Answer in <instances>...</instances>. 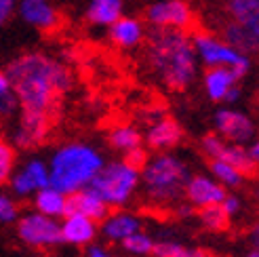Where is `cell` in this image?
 Listing matches in <instances>:
<instances>
[{"instance_id":"cell-8","label":"cell","mask_w":259,"mask_h":257,"mask_svg":"<svg viewBox=\"0 0 259 257\" xmlns=\"http://www.w3.org/2000/svg\"><path fill=\"white\" fill-rule=\"evenodd\" d=\"M146 17L152 25H156V30L186 32L192 25L194 13L186 0H158V3L148 7Z\"/></svg>"},{"instance_id":"cell-17","label":"cell","mask_w":259,"mask_h":257,"mask_svg":"<svg viewBox=\"0 0 259 257\" xmlns=\"http://www.w3.org/2000/svg\"><path fill=\"white\" fill-rule=\"evenodd\" d=\"M101 232L108 240L122 242L124 238L133 236L135 232H141V220L131 213H110L103 220Z\"/></svg>"},{"instance_id":"cell-30","label":"cell","mask_w":259,"mask_h":257,"mask_svg":"<svg viewBox=\"0 0 259 257\" xmlns=\"http://www.w3.org/2000/svg\"><path fill=\"white\" fill-rule=\"evenodd\" d=\"M15 173V150L0 139V184H5Z\"/></svg>"},{"instance_id":"cell-21","label":"cell","mask_w":259,"mask_h":257,"mask_svg":"<svg viewBox=\"0 0 259 257\" xmlns=\"http://www.w3.org/2000/svg\"><path fill=\"white\" fill-rule=\"evenodd\" d=\"M122 0H91L87 17L93 25H110L122 17Z\"/></svg>"},{"instance_id":"cell-19","label":"cell","mask_w":259,"mask_h":257,"mask_svg":"<svg viewBox=\"0 0 259 257\" xmlns=\"http://www.w3.org/2000/svg\"><path fill=\"white\" fill-rule=\"evenodd\" d=\"M146 36L144 23L137 17H120L116 23L110 25V38L114 45H118L122 49H133L137 47Z\"/></svg>"},{"instance_id":"cell-12","label":"cell","mask_w":259,"mask_h":257,"mask_svg":"<svg viewBox=\"0 0 259 257\" xmlns=\"http://www.w3.org/2000/svg\"><path fill=\"white\" fill-rule=\"evenodd\" d=\"M184 194L188 196V200L198 209L204 207H215V204H222V200L226 198V188L219 186L213 177L206 175H194L188 179Z\"/></svg>"},{"instance_id":"cell-40","label":"cell","mask_w":259,"mask_h":257,"mask_svg":"<svg viewBox=\"0 0 259 257\" xmlns=\"http://www.w3.org/2000/svg\"><path fill=\"white\" fill-rule=\"evenodd\" d=\"M249 257H259V253H257V251H253V253H249Z\"/></svg>"},{"instance_id":"cell-13","label":"cell","mask_w":259,"mask_h":257,"mask_svg":"<svg viewBox=\"0 0 259 257\" xmlns=\"http://www.w3.org/2000/svg\"><path fill=\"white\" fill-rule=\"evenodd\" d=\"M66 215H82L91 222H103L110 215V207L103 202L93 190H80L74 192L66 198V211H63V217Z\"/></svg>"},{"instance_id":"cell-4","label":"cell","mask_w":259,"mask_h":257,"mask_svg":"<svg viewBox=\"0 0 259 257\" xmlns=\"http://www.w3.org/2000/svg\"><path fill=\"white\" fill-rule=\"evenodd\" d=\"M190 171L186 162L173 154H158L139 171V182H144L146 192L156 202H173L186 190Z\"/></svg>"},{"instance_id":"cell-6","label":"cell","mask_w":259,"mask_h":257,"mask_svg":"<svg viewBox=\"0 0 259 257\" xmlns=\"http://www.w3.org/2000/svg\"><path fill=\"white\" fill-rule=\"evenodd\" d=\"M194 53H196L198 61H202L209 68H226L240 80L242 76H247L251 70V57L238 53L236 49H232L228 42L219 40V38L198 32L192 36Z\"/></svg>"},{"instance_id":"cell-32","label":"cell","mask_w":259,"mask_h":257,"mask_svg":"<svg viewBox=\"0 0 259 257\" xmlns=\"http://www.w3.org/2000/svg\"><path fill=\"white\" fill-rule=\"evenodd\" d=\"M226 146V141L219 137L217 133H211V135H204L202 139V152L206 156H211V160H217L219 154H222V148Z\"/></svg>"},{"instance_id":"cell-7","label":"cell","mask_w":259,"mask_h":257,"mask_svg":"<svg viewBox=\"0 0 259 257\" xmlns=\"http://www.w3.org/2000/svg\"><path fill=\"white\" fill-rule=\"evenodd\" d=\"M215 128L217 135L228 144L244 146L253 141L255 135V122L249 114H244L236 108H219L215 112Z\"/></svg>"},{"instance_id":"cell-27","label":"cell","mask_w":259,"mask_h":257,"mask_svg":"<svg viewBox=\"0 0 259 257\" xmlns=\"http://www.w3.org/2000/svg\"><path fill=\"white\" fill-rule=\"evenodd\" d=\"M17 110H19V104L15 93H13V87L7 78V74L0 72V118L15 116Z\"/></svg>"},{"instance_id":"cell-9","label":"cell","mask_w":259,"mask_h":257,"mask_svg":"<svg viewBox=\"0 0 259 257\" xmlns=\"http://www.w3.org/2000/svg\"><path fill=\"white\" fill-rule=\"evenodd\" d=\"M19 238L30 247H55L61 242L57 220H51L40 213H28L19 220Z\"/></svg>"},{"instance_id":"cell-24","label":"cell","mask_w":259,"mask_h":257,"mask_svg":"<svg viewBox=\"0 0 259 257\" xmlns=\"http://www.w3.org/2000/svg\"><path fill=\"white\" fill-rule=\"evenodd\" d=\"M110 144L112 148L120 150V152H131L135 148H141V135L135 126H128V124H120V126H114L112 133H110Z\"/></svg>"},{"instance_id":"cell-26","label":"cell","mask_w":259,"mask_h":257,"mask_svg":"<svg viewBox=\"0 0 259 257\" xmlns=\"http://www.w3.org/2000/svg\"><path fill=\"white\" fill-rule=\"evenodd\" d=\"M228 9L232 21H259V0H230Z\"/></svg>"},{"instance_id":"cell-5","label":"cell","mask_w":259,"mask_h":257,"mask_svg":"<svg viewBox=\"0 0 259 257\" xmlns=\"http://www.w3.org/2000/svg\"><path fill=\"white\" fill-rule=\"evenodd\" d=\"M139 188V171L128 166L124 160L106 162L101 171L89 184V190L108 204V207H122L131 200L135 190Z\"/></svg>"},{"instance_id":"cell-38","label":"cell","mask_w":259,"mask_h":257,"mask_svg":"<svg viewBox=\"0 0 259 257\" xmlns=\"http://www.w3.org/2000/svg\"><path fill=\"white\" fill-rule=\"evenodd\" d=\"M87 257H114V255L108 249H103V247H89Z\"/></svg>"},{"instance_id":"cell-31","label":"cell","mask_w":259,"mask_h":257,"mask_svg":"<svg viewBox=\"0 0 259 257\" xmlns=\"http://www.w3.org/2000/svg\"><path fill=\"white\" fill-rule=\"evenodd\" d=\"M17 213H19L17 202L13 200L11 196H7V194H0V222L3 224H13L17 220Z\"/></svg>"},{"instance_id":"cell-25","label":"cell","mask_w":259,"mask_h":257,"mask_svg":"<svg viewBox=\"0 0 259 257\" xmlns=\"http://www.w3.org/2000/svg\"><path fill=\"white\" fill-rule=\"evenodd\" d=\"M211 171H213L215 182L224 188H238L244 182V175L224 160H211Z\"/></svg>"},{"instance_id":"cell-36","label":"cell","mask_w":259,"mask_h":257,"mask_svg":"<svg viewBox=\"0 0 259 257\" xmlns=\"http://www.w3.org/2000/svg\"><path fill=\"white\" fill-rule=\"evenodd\" d=\"M171 257H209L204 251H198V249H186V247H177L175 251H173V255Z\"/></svg>"},{"instance_id":"cell-20","label":"cell","mask_w":259,"mask_h":257,"mask_svg":"<svg viewBox=\"0 0 259 257\" xmlns=\"http://www.w3.org/2000/svg\"><path fill=\"white\" fill-rule=\"evenodd\" d=\"M238 84V78L226 68H209L204 72V91L211 101H224L232 87Z\"/></svg>"},{"instance_id":"cell-2","label":"cell","mask_w":259,"mask_h":257,"mask_svg":"<svg viewBox=\"0 0 259 257\" xmlns=\"http://www.w3.org/2000/svg\"><path fill=\"white\" fill-rule=\"evenodd\" d=\"M148 63L171 91H186L198 74L192 38L179 30H154L148 36Z\"/></svg>"},{"instance_id":"cell-10","label":"cell","mask_w":259,"mask_h":257,"mask_svg":"<svg viewBox=\"0 0 259 257\" xmlns=\"http://www.w3.org/2000/svg\"><path fill=\"white\" fill-rule=\"evenodd\" d=\"M17 11L25 23L42 32L55 30L61 21L59 11L51 0H17Z\"/></svg>"},{"instance_id":"cell-1","label":"cell","mask_w":259,"mask_h":257,"mask_svg":"<svg viewBox=\"0 0 259 257\" xmlns=\"http://www.w3.org/2000/svg\"><path fill=\"white\" fill-rule=\"evenodd\" d=\"M5 74L17 97L21 116L49 118L57 95L72 87L70 70L42 53L19 55L7 66Z\"/></svg>"},{"instance_id":"cell-29","label":"cell","mask_w":259,"mask_h":257,"mask_svg":"<svg viewBox=\"0 0 259 257\" xmlns=\"http://www.w3.org/2000/svg\"><path fill=\"white\" fill-rule=\"evenodd\" d=\"M200 222L209 228V230H226L228 228V215L222 211V207L219 204H215V207H204L200 209Z\"/></svg>"},{"instance_id":"cell-18","label":"cell","mask_w":259,"mask_h":257,"mask_svg":"<svg viewBox=\"0 0 259 257\" xmlns=\"http://www.w3.org/2000/svg\"><path fill=\"white\" fill-rule=\"evenodd\" d=\"M49 133V118L40 116H21L15 128V144L23 150H30L42 144Z\"/></svg>"},{"instance_id":"cell-35","label":"cell","mask_w":259,"mask_h":257,"mask_svg":"<svg viewBox=\"0 0 259 257\" xmlns=\"http://www.w3.org/2000/svg\"><path fill=\"white\" fill-rule=\"evenodd\" d=\"M15 9H17V0H0V28L11 19Z\"/></svg>"},{"instance_id":"cell-22","label":"cell","mask_w":259,"mask_h":257,"mask_svg":"<svg viewBox=\"0 0 259 257\" xmlns=\"http://www.w3.org/2000/svg\"><path fill=\"white\" fill-rule=\"evenodd\" d=\"M66 194H61L55 188H42L36 192L34 196V204H36V213H40L45 217H63V211H66Z\"/></svg>"},{"instance_id":"cell-15","label":"cell","mask_w":259,"mask_h":257,"mask_svg":"<svg viewBox=\"0 0 259 257\" xmlns=\"http://www.w3.org/2000/svg\"><path fill=\"white\" fill-rule=\"evenodd\" d=\"M232 49H236L238 53L249 55L251 51L255 53L259 47V21H232L226 25V40Z\"/></svg>"},{"instance_id":"cell-14","label":"cell","mask_w":259,"mask_h":257,"mask_svg":"<svg viewBox=\"0 0 259 257\" xmlns=\"http://www.w3.org/2000/svg\"><path fill=\"white\" fill-rule=\"evenodd\" d=\"M181 137H184V131L177 120L164 116V118H158L156 122H152L146 131V144L152 148V150H171L175 148Z\"/></svg>"},{"instance_id":"cell-34","label":"cell","mask_w":259,"mask_h":257,"mask_svg":"<svg viewBox=\"0 0 259 257\" xmlns=\"http://www.w3.org/2000/svg\"><path fill=\"white\" fill-rule=\"evenodd\" d=\"M219 207H222V211L228 215V220L230 217H234L238 211H240V198L238 196H232V194H226V198L222 200V204H219Z\"/></svg>"},{"instance_id":"cell-28","label":"cell","mask_w":259,"mask_h":257,"mask_svg":"<svg viewBox=\"0 0 259 257\" xmlns=\"http://www.w3.org/2000/svg\"><path fill=\"white\" fill-rule=\"evenodd\" d=\"M120 245L126 253H131V255H150L152 249H154V240L146 232H135L133 236L124 238Z\"/></svg>"},{"instance_id":"cell-37","label":"cell","mask_w":259,"mask_h":257,"mask_svg":"<svg viewBox=\"0 0 259 257\" xmlns=\"http://www.w3.org/2000/svg\"><path fill=\"white\" fill-rule=\"evenodd\" d=\"M240 95H242V89H240V84H236V87H232L230 89V93L226 95V104H236V101L240 99Z\"/></svg>"},{"instance_id":"cell-39","label":"cell","mask_w":259,"mask_h":257,"mask_svg":"<svg viewBox=\"0 0 259 257\" xmlns=\"http://www.w3.org/2000/svg\"><path fill=\"white\" fill-rule=\"evenodd\" d=\"M247 152H249V156H251V160H253V162H257V160H259V144H257V141H253V144L247 148Z\"/></svg>"},{"instance_id":"cell-33","label":"cell","mask_w":259,"mask_h":257,"mask_svg":"<svg viewBox=\"0 0 259 257\" xmlns=\"http://www.w3.org/2000/svg\"><path fill=\"white\" fill-rule=\"evenodd\" d=\"M148 160H150V158H148V152H146L144 148H135V150H131V152L124 154V162H126L128 166H133V169H137V171L144 169Z\"/></svg>"},{"instance_id":"cell-3","label":"cell","mask_w":259,"mask_h":257,"mask_svg":"<svg viewBox=\"0 0 259 257\" xmlns=\"http://www.w3.org/2000/svg\"><path fill=\"white\" fill-rule=\"evenodd\" d=\"M106 164L101 154L89 144H66L61 146L53 158H51L49 166V186L59 190L61 194H74L89 188L93 182V177L101 171V166Z\"/></svg>"},{"instance_id":"cell-11","label":"cell","mask_w":259,"mask_h":257,"mask_svg":"<svg viewBox=\"0 0 259 257\" xmlns=\"http://www.w3.org/2000/svg\"><path fill=\"white\" fill-rule=\"evenodd\" d=\"M11 188L17 196H30L36 194L38 190L49 188V166L40 158L28 160L21 171L11 175Z\"/></svg>"},{"instance_id":"cell-16","label":"cell","mask_w":259,"mask_h":257,"mask_svg":"<svg viewBox=\"0 0 259 257\" xmlns=\"http://www.w3.org/2000/svg\"><path fill=\"white\" fill-rule=\"evenodd\" d=\"M59 232H61V242L80 247L93 242V238L97 236V224L82 215H66L63 224H59Z\"/></svg>"},{"instance_id":"cell-23","label":"cell","mask_w":259,"mask_h":257,"mask_svg":"<svg viewBox=\"0 0 259 257\" xmlns=\"http://www.w3.org/2000/svg\"><path fill=\"white\" fill-rule=\"evenodd\" d=\"M217 160H224V162L232 164L244 177L251 175L255 171V164H257V162L251 160L249 152H247V148H244V146H234V144H228V141H226V146L222 148V154H219Z\"/></svg>"}]
</instances>
